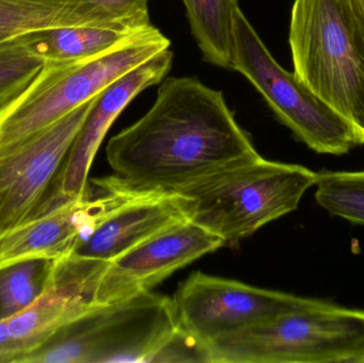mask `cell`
Returning a JSON list of instances; mask_svg holds the SVG:
<instances>
[{"mask_svg": "<svg viewBox=\"0 0 364 363\" xmlns=\"http://www.w3.org/2000/svg\"><path fill=\"white\" fill-rule=\"evenodd\" d=\"M106 178L87 183L80 196H61L42 212L0 236V270L33 259H63L74 253L110 204Z\"/></svg>", "mask_w": 364, "mask_h": 363, "instance_id": "11", "label": "cell"}, {"mask_svg": "<svg viewBox=\"0 0 364 363\" xmlns=\"http://www.w3.org/2000/svg\"><path fill=\"white\" fill-rule=\"evenodd\" d=\"M170 46L171 40L153 25L91 59L74 63L45 62L31 82L0 107V153L93 99Z\"/></svg>", "mask_w": 364, "mask_h": 363, "instance_id": "2", "label": "cell"}, {"mask_svg": "<svg viewBox=\"0 0 364 363\" xmlns=\"http://www.w3.org/2000/svg\"><path fill=\"white\" fill-rule=\"evenodd\" d=\"M115 176L140 190L177 192L261 157L222 91L166 79L149 112L107 145Z\"/></svg>", "mask_w": 364, "mask_h": 363, "instance_id": "1", "label": "cell"}, {"mask_svg": "<svg viewBox=\"0 0 364 363\" xmlns=\"http://www.w3.org/2000/svg\"><path fill=\"white\" fill-rule=\"evenodd\" d=\"M176 332L172 298L144 292L96 307L21 363L156 362Z\"/></svg>", "mask_w": 364, "mask_h": 363, "instance_id": "6", "label": "cell"}, {"mask_svg": "<svg viewBox=\"0 0 364 363\" xmlns=\"http://www.w3.org/2000/svg\"><path fill=\"white\" fill-rule=\"evenodd\" d=\"M348 4L364 55V0H348Z\"/></svg>", "mask_w": 364, "mask_h": 363, "instance_id": "22", "label": "cell"}, {"mask_svg": "<svg viewBox=\"0 0 364 363\" xmlns=\"http://www.w3.org/2000/svg\"><path fill=\"white\" fill-rule=\"evenodd\" d=\"M173 59L174 53L166 49L130 70L96 96L68 155L60 185L62 195L75 197L85 193L92 162L107 132L139 94L166 78L172 68Z\"/></svg>", "mask_w": 364, "mask_h": 363, "instance_id": "13", "label": "cell"}, {"mask_svg": "<svg viewBox=\"0 0 364 363\" xmlns=\"http://www.w3.org/2000/svg\"><path fill=\"white\" fill-rule=\"evenodd\" d=\"M201 353L210 363H364V310L326 302L216 339Z\"/></svg>", "mask_w": 364, "mask_h": 363, "instance_id": "5", "label": "cell"}, {"mask_svg": "<svg viewBox=\"0 0 364 363\" xmlns=\"http://www.w3.org/2000/svg\"><path fill=\"white\" fill-rule=\"evenodd\" d=\"M45 61L29 34L0 44V107L16 97L36 76Z\"/></svg>", "mask_w": 364, "mask_h": 363, "instance_id": "19", "label": "cell"}, {"mask_svg": "<svg viewBox=\"0 0 364 363\" xmlns=\"http://www.w3.org/2000/svg\"><path fill=\"white\" fill-rule=\"evenodd\" d=\"M53 261L27 260L0 270V320L33 304L42 294Z\"/></svg>", "mask_w": 364, "mask_h": 363, "instance_id": "17", "label": "cell"}, {"mask_svg": "<svg viewBox=\"0 0 364 363\" xmlns=\"http://www.w3.org/2000/svg\"><path fill=\"white\" fill-rule=\"evenodd\" d=\"M191 31L208 63L231 70L233 21L237 0H182Z\"/></svg>", "mask_w": 364, "mask_h": 363, "instance_id": "15", "label": "cell"}, {"mask_svg": "<svg viewBox=\"0 0 364 363\" xmlns=\"http://www.w3.org/2000/svg\"><path fill=\"white\" fill-rule=\"evenodd\" d=\"M223 246L222 239L191 220L171 226L109 261L96 289V305L151 291L173 273Z\"/></svg>", "mask_w": 364, "mask_h": 363, "instance_id": "10", "label": "cell"}, {"mask_svg": "<svg viewBox=\"0 0 364 363\" xmlns=\"http://www.w3.org/2000/svg\"><path fill=\"white\" fill-rule=\"evenodd\" d=\"M95 28L77 6L59 0H0V44L55 28Z\"/></svg>", "mask_w": 364, "mask_h": 363, "instance_id": "14", "label": "cell"}, {"mask_svg": "<svg viewBox=\"0 0 364 363\" xmlns=\"http://www.w3.org/2000/svg\"><path fill=\"white\" fill-rule=\"evenodd\" d=\"M318 173L262 157L193 183L178 193L190 202V220L235 246L257 230L299 208Z\"/></svg>", "mask_w": 364, "mask_h": 363, "instance_id": "3", "label": "cell"}, {"mask_svg": "<svg viewBox=\"0 0 364 363\" xmlns=\"http://www.w3.org/2000/svg\"><path fill=\"white\" fill-rule=\"evenodd\" d=\"M231 70L241 72L279 121L316 153L346 155L364 144L350 123L277 63L241 9L233 21Z\"/></svg>", "mask_w": 364, "mask_h": 363, "instance_id": "7", "label": "cell"}, {"mask_svg": "<svg viewBox=\"0 0 364 363\" xmlns=\"http://www.w3.org/2000/svg\"><path fill=\"white\" fill-rule=\"evenodd\" d=\"M25 353L9 335L6 319L0 320V362L21 363Z\"/></svg>", "mask_w": 364, "mask_h": 363, "instance_id": "21", "label": "cell"}, {"mask_svg": "<svg viewBox=\"0 0 364 363\" xmlns=\"http://www.w3.org/2000/svg\"><path fill=\"white\" fill-rule=\"evenodd\" d=\"M172 302L177 330L198 347L201 354L203 347L216 339L287 313L322 306L326 300L194 272L181 283Z\"/></svg>", "mask_w": 364, "mask_h": 363, "instance_id": "8", "label": "cell"}, {"mask_svg": "<svg viewBox=\"0 0 364 363\" xmlns=\"http://www.w3.org/2000/svg\"><path fill=\"white\" fill-rule=\"evenodd\" d=\"M316 200L325 210L364 226V170L318 173Z\"/></svg>", "mask_w": 364, "mask_h": 363, "instance_id": "18", "label": "cell"}, {"mask_svg": "<svg viewBox=\"0 0 364 363\" xmlns=\"http://www.w3.org/2000/svg\"><path fill=\"white\" fill-rule=\"evenodd\" d=\"M139 32L102 28H55L30 33L29 38L34 50L45 62L74 63L102 55Z\"/></svg>", "mask_w": 364, "mask_h": 363, "instance_id": "16", "label": "cell"}, {"mask_svg": "<svg viewBox=\"0 0 364 363\" xmlns=\"http://www.w3.org/2000/svg\"><path fill=\"white\" fill-rule=\"evenodd\" d=\"M289 44L295 76L364 143V55L348 0H295Z\"/></svg>", "mask_w": 364, "mask_h": 363, "instance_id": "4", "label": "cell"}, {"mask_svg": "<svg viewBox=\"0 0 364 363\" xmlns=\"http://www.w3.org/2000/svg\"><path fill=\"white\" fill-rule=\"evenodd\" d=\"M80 9L94 27L139 32L151 27L149 0H59Z\"/></svg>", "mask_w": 364, "mask_h": 363, "instance_id": "20", "label": "cell"}, {"mask_svg": "<svg viewBox=\"0 0 364 363\" xmlns=\"http://www.w3.org/2000/svg\"><path fill=\"white\" fill-rule=\"evenodd\" d=\"M95 98L0 153V236L62 195L60 185L68 155Z\"/></svg>", "mask_w": 364, "mask_h": 363, "instance_id": "9", "label": "cell"}, {"mask_svg": "<svg viewBox=\"0 0 364 363\" xmlns=\"http://www.w3.org/2000/svg\"><path fill=\"white\" fill-rule=\"evenodd\" d=\"M117 179L112 202L72 255L111 261L162 230L190 220V202L183 194L136 189Z\"/></svg>", "mask_w": 364, "mask_h": 363, "instance_id": "12", "label": "cell"}]
</instances>
